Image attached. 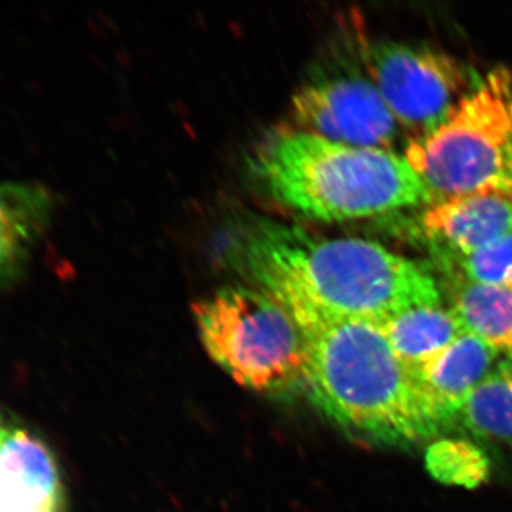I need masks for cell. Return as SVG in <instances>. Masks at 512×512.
<instances>
[{"mask_svg":"<svg viewBox=\"0 0 512 512\" xmlns=\"http://www.w3.org/2000/svg\"><path fill=\"white\" fill-rule=\"evenodd\" d=\"M222 261L293 313L303 326L325 319L386 322L417 306L440 305L431 269L362 238H329L266 217L239 218Z\"/></svg>","mask_w":512,"mask_h":512,"instance_id":"1","label":"cell"},{"mask_svg":"<svg viewBox=\"0 0 512 512\" xmlns=\"http://www.w3.org/2000/svg\"><path fill=\"white\" fill-rule=\"evenodd\" d=\"M316 407L357 439L392 447L436 440L447 421L419 375L396 356L383 322L325 319L303 326Z\"/></svg>","mask_w":512,"mask_h":512,"instance_id":"2","label":"cell"},{"mask_svg":"<svg viewBox=\"0 0 512 512\" xmlns=\"http://www.w3.org/2000/svg\"><path fill=\"white\" fill-rule=\"evenodd\" d=\"M249 164L272 200L316 221L366 220L430 202L404 153L348 146L293 126L269 131Z\"/></svg>","mask_w":512,"mask_h":512,"instance_id":"3","label":"cell"},{"mask_svg":"<svg viewBox=\"0 0 512 512\" xmlns=\"http://www.w3.org/2000/svg\"><path fill=\"white\" fill-rule=\"evenodd\" d=\"M192 311L208 355L235 382L274 399L305 392L308 338L281 302L258 288L228 286Z\"/></svg>","mask_w":512,"mask_h":512,"instance_id":"4","label":"cell"},{"mask_svg":"<svg viewBox=\"0 0 512 512\" xmlns=\"http://www.w3.org/2000/svg\"><path fill=\"white\" fill-rule=\"evenodd\" d=\"M404 156L430 202L478 191L507 192L512 173V69L495 67L436 130L409 141ZM429 202V204H430Z\"/></svg>","mask_w":512,"mask_h":512,"instance_id":"5","label":"cell"},{"mask_svg":"<svg viewBox=\"0 0 512 512\" xmlns=\"http://www.w3.org/2000/svg\"><path fill=\"white\" fill-rule=\"evenodd\" d=\"M359 59L407 143L436 130L480 80L457 57L434 47L362 37Z\"/></svg>","mask_w":512,"mask_h":512,"instance_id":"6","label":"cell"},{"mask_svg":"<svg viewBox=\"0 0 512 512\" xmlns=\"http://www.w3.org/2000/svg\"><path fill=\"white\" fill-rule=\"evenodd\" d=\"M293 127L353 147L397 151L407 141L365 70L325 74L292 99Z\"/></svg>","mask_w":512,"mask_h":512,"instance_id":"7","label":"cell"},{"mask_svg":"<svg viewBox=\"0 0 512 512\" xmlns=\"http://www.w3.org/2000/svg\"><path fill=\"white\" fill-rule=\"evenodd\" d=\"M421 228L441 254L467 255L512 234V198L490 190L430 202Z\"/></svg>","mask_w":512,"mask_h":512,"instance_id":"8","label":"cell"},{"mask_svg":"<svg viewBox=\"0 0 512 512\" xmlns=\"http://www.w3.org/2000/svg\"><path fill=\"white\" fill-rule=\"evenodd\" d=\"M52 211V194L43 185L0 183V289L22 274Z\"/></svg>","mask_w":512,"mask_h":512,"instance_id":"9","label":"cell"},{"mask_svg":"<svg viewBox=\"0 0 512 512\" xmlns=\"http://www.w3.org/2000/svg\"><path fill=\"white\" fill-rule=\"evenodd\" d=\"M498 353L483 339L464 332L440 356L420 370L421 383L446 419L448 430L453 429L458 409L468 394L497 365Z\"/></svg>","mask_w":512,"mask_h":512,"instance_id":"10","label":"cell"},{"mask_svg":"<svg viewBox=\"0 0 512 512\" xmlns=\"http://www.w3.org/2000/svg\"><path fill=\"white\" fill-rule=\"evenodd\" d=\"M450 309L466 332L498 352L512 353V289L468 281L447 268Z\"/></svg>","mask_w":512,"mask_h":512,"instance_id":"11","label":"cell"},{"mask_svg":"<svg viewBox=\"0 0 512 512\" xmlns=\"http://www.w3.org/2000/svg\"><path fill=\"white\" fill-rule=\"evenodd\" d=\"M383 325L396 356L417 375L466 332L456 313L443 303L417 306Z\"/></svg>","mask_w":512,"mask_h":512,"instance_id":"12","label":"cell"},{"mask_svg":"<svg viewBox=\"0 0 512 512\" xmlns=\"http://www.w3.org/2000/svg\"><path fill=\"white\" fill-rule=\"evenodd\" d=\"M477 439L512 448V360L498 362L478 384L454 419Z\"/></svg>","mask_w":512,"mask_h":512,"instance_id":"13","label":"cell"},{"mask_svg":"<svg viewBox=\"0 0 512 512\" xmlns=\"http://www.w3.org/2000/svg\"><path fill=\"white\" fill-rule=\"evenodd\" d=\"M0 467L20 478L37 500L63 510L64 491L52 451L28 431L15 429L0 447Z\"/></svg>","mask_w":512,"mask_h":512,"instance_id":"14","label":"cell"},{"mask_svg":"<svg viewBox=\"0 0 512 512\" xmlns=\"http://www.w3.org/2000/svg\"><path fill=\"white\" fill-rule=\"evenodd\" d=\"M490 458L483 448L458 437L431 441L426 450V468L441 484L477 488L490 477Z\"/></svg>","mask_w":512,"mask_h":512,"instance_id":"15","label":"cell"},{"mask_svg":"<svg viewBox=\"0 0 512 512\" xmlns=\"http://www.w3.org/2000/svg\"><path fill=\"white\" fill-rule=\"evenodd\" d=\"M441 264L477 284L512 289V234L467 255H441Z\"/></svg>","mask_w":512,"mask_h":512,"instance_id":"16","label":"cell"},{"mask_svg":"<svg viewBox=\"0 0 512 512\" xmlns=\"http://www.w3.org/2000/svg\"><path fill=\"white\" fill-rule=\"evenodd\" d=\"M13 430L15 429L8 426V424L5 423V420L2 419V416H0V447H2L3 443L8 440V437Z\"/></svg>","mask_w":512,"mask_h":512,"instance_id":"17","label":"cell"},{"mask_svg":"<svg viewBox=\"0 0 512 512\" xmlns=\"http://www.w3.org/2000/svg\"><path fill=\"white\" fill-rule=\"evenodd\" d=\"M507 194L512 198V173L510 177V181H508Z\"/></svg>","mask_w":512,"mask_h":512,"instance_id":"18","label":"cell"},{"mask_svg":"<svg viewBox=\"0 0 512 512\" xmlns=\"http://www.w3.org/2000/svg\"><path fill=\"white\" fill-rule=\"evenodd\" d=\"M508 357H510V359L512 360V353H510V355H507Z\"/></svg>","mask_w":512,"mask_h":512,"instance_id":"19","label":"cell"}]
</instances>
